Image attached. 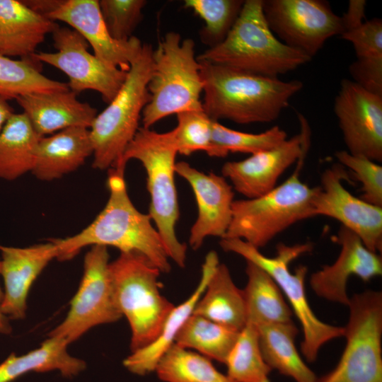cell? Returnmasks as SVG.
Segmentation results:
<instances>
[{
  "mask_svg": "<svg viewBox=\"0 0 382 382\" xmlns=\"http://www.w3.org/2000/svg\"><path fill=\"white\" fill-rule=\"evenodd\" d=\"M1 270V260H0ZM4 292L0 287V334L10 335L12 332V326L9 322V318L1 311V305L3 299Z\"/></svg>",
  "mask_w": 382,
  "mask_h": 382,
  "instance_id": "ee69618b",
  "label": "cell"
},
{
  "mask_svg": "<svg viewBox=\"0 0 382 382\" xmlns=\"http://www.w3.org/2000/svg\"><path fill=\"white\" fill-rule=\"evenodd\" d=\"M347 306L343 353L335 368L316 382H382V294H355Z\"/></svg>",
  "mask_w": 382,
  "mask_h": 382,
  "instance_id": "30bf717a",
  "label": "cell"
},
{
  "mask_svg": "<svg viewBox=\"0 0 382 382\" xmlns=\"http://www.w3.org/2000/svg\"><path fill=\"white\" fill-rule=\"evenodd\" d=\"M335 241L340 245V253L331 265L322 266L309 279L311 288L319 297L347 306L349 278L354 275L364 282L382 274V258L369 250L352 231L340 226Z\"/></svg>",
  "mask_w": 382,
  "mask_h": 382,
  "instance_id": "e0dca14e",
  "label": "cell"
},
{
  "mask_svg": "<svg viewBox=\"0 0 382 382\" xmlns=\"http://www.w3.org/2000/svg\"><path fill=\"white\" fill-rule=\"evenodd\" d=\"M178 152L165 133L139 127L122 158L111 168L125 169L131 159L138 160L146 173V187L150 195L149 214L155 224L170 259L184 267L187 245L177 238L175 226L179 207L175 183Z\"/></svg>",
  "mask_w": 382,
  "mask_h": 382,
  "instance_id": "277c9868",
  "label": "cell"
},
{
  "mask_svg": "<svg viewBox=\"0 0 382 382\" xmlns=\"http://www.w3.org/2000/svg\"><path fill=\"white\" fill-rule=\"evenodd\" d=\"M192 313L236 332L246 325L243 291L234 283L226 265L219 263L214 268Z\"/></svg>",
  "mask_w": 382,
  "mask_h": 382,
  "instance_id": "d4e9b609",
  "label": "cell"
},
{
  "mask_svg": "<svg viewBox=\"0 0 382 382\" xmlns=\"http://www.w3.org/2000/svg\"><path fill=\"white\" fill-rule=\"evenodd\" d=\"M32 57L13 59L0 54V96L8 100L33 92L69 89L66 83L47 78Z\"/></svg>",
  "mask_w": 382,
  "mask_h": 382,
  "instance_id": "4dcf8cb0",
  "label": "cell"
},
{
  "mask_svg": "<svg viewBox=\"0 0 382 382\" xmlns=\"http://www.w3.org/2000/svg\"><path fill=\"white\" fill-rule=\"evenodd\" d=\"M0 251L4 283L1 311L9 319H23L29 291L49 262L57 259V245L54 241L25 248L1 245Z\"/></svg>",
  "mask_w": 382,
  "mask_h": 382,
  "instance_id": "ffe728a7",
  "label": "cell"
},
{
  "mask_svg": "<svg viewBox=\"0 0 382 382\" xmlns=\"http://www.w3.org/2000/svg\"><path fill=\"white\" fill-rule=\"evenodd\" d=\"M176 115L177 126L166 134L178 154L190 156L201 151L209 155L212 149L213 120L203 109L185 111Z\"/></svg>",
  "mask_w": 382,
  "mask_h": 382,
  "instance_id": "d590c367",
  "label": "cell"
},
{
  "mask_svg": "<svg viewBox=\"0 0 382 382\" xmlns=\"http://www.w3.org/2000/svg\"><path fill=\"white\" fill-rule=\"evenodd\" d=\"M110 263L108 247L93 245L87 252L83 277L69 312L48 337L70 344L92 328L117 322L122 317L114 299Z\"/></svg>",
  "mask_w": 382,
  "mask_h": 382,
  "instance_id": "8fae6325",
  "label": "cell"
},
{
  "mask_svg": "<svg viewBox=\"0 0 382 382\" xmlns=\"http://www.w3.org/2000/svg\"><path fill=\"white\" fill-rule=\"evenodd\" d=\"M347 151L377 163L382 161V96L343 79L334 101Z\"/></svg>",
  "mask_w": 382,
  "mask_h": 382,
  "instance_id": "2e32d148",
  "label": "cell"
},
{
  "mask_svg": "<svg viewBox=\"0 0 382 382\" xmlns=\"http://www.w3.org/2000/svg\"><path fill=\"white\" fill-rule=\"evenodd\" d=\"M16 100L40 137L74 127L90 128L97 110L78 100L69 89L50 92H33Z\"/></svg>",
  "mask_w": 382,
  "mask_h": 382,
  "instance_id": "44dd1931",
  "label": "cell"
},
{
  "mask_svg": "<svg viewBox=\"0 0 382 382\" xmlns=\"http://www.w3.org/2000/svg\"><path fill=\"white\" fill-rule=\"evenodd\" d=\"M47 18L69 25L86 40L99 59L125 71H129L142 47L135 36L126 42L118 41L111 36L98 0H62Z\"/></svg>",
  "mask_w": 382,
  "mask_h": 382,
  "instance_id": "ac0fdd59",
  "label": "cell"
},
{
  "mask_svg": "<svg viewBox=\"0 0 382 382\" xmlns=\"http://www.w3.org/2000/svg\"><path fill=\"white\" fill-rule=\"evenodd\" d=\"M265 382H270L269 380L265 381Z\"/></svg>",
  "mask_w": 382,
  "mask_h": 382,
  "instance_id": "f6af8a7d",
  "label": "cell"
},
{
  "mask_svg": "<svg viewBox=\"0 0 382 382\" xmlns=\"http://www.w3.org/2000/svg\"><path fill=\"white\" fill-rule=\"evenodd\" d=\"M204 83V112L214 121L237 124L269 123L277 120L290 99L303 88L299 80L254 74L199 62Z\"/></svg>",
  "mask_w": 382,
  "mask_h": 382,
  "instance_id": "7a4b0ae2",
  "label": "cell"
},
{
  "mask_svg": "<svg viewBox=\"0 0 382 382\" xmlns=\"http://www.w3.org/2000/svg\"><path fill=\"white\" fill-rule=\"evenodd\" d=\"M58 26L22 1L0 0V54L30 58Z\"/></svg>",
  "mask_w": 382,
  "mask_h": 382,
  "instance_id": "7402d4cb",
  "label": "cell"
},
{
  "mask_svg": "<svg viewBox=\"0 0 382 382\" xmlns=\"http://www.w3.org/2000/svg\"><path fill=\"white\" fill-rule=\"evenodd\" d=\"M247 284L243 290L247 323L257 327L291 321L293 312L281 289L262 268L247 261Z\"/></svg>",
  "mask_w": 382,
  "mask_h": 382,
  "instance_id": "83f0119b",
  "label": "cell"
},
{
  "mask_svg": "<svg viewBox=\"0 0 382 382\" xmlns=\"http://www.w3.org/2000/svg\"><path fill=\"white\" fill-rule=\"evenodd\" d=\"M300 132L279 145L236 161H228L222 176L230 180L233 190L247 199L262 196L277 186L281 175L303 156L311 144V130L306 119L298 113Z\"/></svg>",
  "mask_w": 382,
  "mask_h": 382,
  "instance_id": "9a60e30c",
  "label": "cell"
},
{
  "mask_svg": "<svg viewBox=\"0 0 382 382\" xmlns=\"http://www.w3.org/2000/svg\"><path fill=\"white\" fill-rule=\"evenodd\" d=\"M113 295L131 330V352L152 342L173 307L161 291V271L143 255L120 253L110 263Z\"/></svg>",
  "mask_w": 382,
  "mask_h": 382,
  "instance_id": "ba28073f",
  "label": "cell"
},
{
  "mask_svg": "<svg viewBox=\"0 0 382 382\" xmlns=\"http://www.w3.org/2000/svg\"><path fill=\"white\" fill-rule=\"evenodd\" d=\"M260 350L266 364L296 382H316L315 373L305 364L296 347L299 330L291 321L257 327Z\"/></svg>",
  "mask_w": 382,
  "mask_h": 382,
  "instance_id": "4316f807",
  "label": "cell"
},
{
  "mask_svg": "<svg viewBox=\"0 0 382 382\" xmlns=\"http://www.w3.org/2000/svg\"><path fill=\"white\" fill-rule=\"evenodd\" d=\"M1 246V245H0Z\"/></svg>",
  "mask_w": 382,
  "mask_h": 382,
  "instance_id": "bcb514c9",
  "label": "cell"
},
{
  "mask_svg": "<svg viewBox=\"0 0 382 382\" xmlns=\"http://www.w3.org/2000/svg\"><path fill=\"white\" fill-rule=\"evenodd\" d=\"M366 5L364 0L349 1L347 11L341 16L344 33L354 30L364 23Z\"/></svg>",
  "mask_w": 382,
  "mask_h": 382,
  "instance_id": "60d3db41",
  "label": "cell"
},
{
  "mask_svg": "<svg viewBox=\"0 0 382 382\" xmlns=\"http://www.w3.org/2000/svg\"><path fill=\"white\" fill-rule=\"evenodd\" d=\"M337 163L352 173L361 185L364 201L382 207V166L377 162L362 156L353 155L347 151L335 152Z\"/></svg>",
  "mask_w": 382,
  "mask_h": 382,
  "instance_id": "74e56055",
  "label": "cell"
},
{
  "mask_svg": "<svg viewBox=\"0 0 382 382\" xmlns=\"http://www.w3.org/2000/svg\"><path fill=\"white\" fill-rule=\"evenodd\" d=\"M306 155L296 163L292 174L267 193L252 199L234 200L230 226L224 238L241 239L260 249L294 224L313 218L312 202L316 187L301 181Z\"/></svg>",
  "mask_w": 382,
  "mask_h": 382,
  "instance_id": "8992f818",
  "label": "cell"
},
{
  "mask_svg": "<svg viewBox=\"0 0 382 382\" xmlns=\"http://www.w3.org/2000/svg\"><path fill=\"white\" fill-rule=\"evenodd\" d=\"M54 52H35L31 57L64 73L70 91L99 93L110 103L124 83L127 71L112 67L88 51L89 45L76 30L59 25L51 34Z\"/></svg>",
  "mask_w": 382,
  "mask_h": 382,
  "instance_id": "4fadbf2b",
  "label": "cell"
},
{
  "mask_svg": "<svg viewBox=\"0 0 382 382\" xmlns=\"http://www.w3.org/2000/svg\"><path fill=\"white\" fill-rule=\"evenodd\" d=\"M219 263L216 252H210L202 265L199 284L192 294L182 303L174 306L167 316L156 338L149 345L131 352L123 360V366L131 373L144 376L155 371L163 354L175 343L181 328L192 314L197 302L204 292L214 268Z\"/></svg>",
  "mask_w": 382,
  "mask_h": 382,
  "instance_id": "cb8c5ba5",
  "label": "cell"
},
{
  "mask_svg": "<svg viewBox=\"0 0 382 382\" xmlns=\"http://www.w3.org/2000/svg\"><path fill=\"white\" fill-rule=\"evenodd\" d=\"M22 1L34 12L47 18L58 7L62 0H25Z\"/></svg>",
  "mask_w": 382,
  "mask_h": 382,
  "instance_id": "b9f144b4",
  "label": "cell"
},
{
  "mask_svg": "<svg viewBox=\"0 0 382 382\" xmlns=\"http://www.w3.org/2000/svg\"><path fill=\"white\" fill-rule=\"evenodd\" d=\"M154 371L164 382H234L209 358L175 344L161 358Z\"/></svg>",
  "mask_w": 382,
  "mask_h": 382,
  "instance_id": "1f68e13d",
  "label": "cell"
},
{
  "mask_svg": "<svg viewBox=\"0 0 382 382\" xmlns=\"http://www.w3.org/2000/svg\"><path fill=\"white\" fill-rule=\"evenodd\" d=\"M349 72L357 85L382 96V58L357 59L349 65Z\"/></svg>",
  "mask_w": 382,
  "mask_h": 382,
  "instance_id": "ab89813d",
  "label": "cell"
},
{
  "mask_svg": "<svg viewBox=\"0 0 382 382\" xmlns=\"http://www.w3.org/2000/svg\"><path fill=\"white\" fill-rule=\"evenodd\" d=\"M347 171L335 163L321 173L312 202L313 216H323L337 220L355 233L370 250H382V207L353 195L343 185Z\"/></svg>",
  "mask_w": 382,
  "mask_h": 382,
  "instance_id": "5bb4252c",
  "label": "cell"
},
{
  "mask_svg": "<svg viewBox=\"0 0 382 382\" xmlns=\"http://www.w3.org/2000/svg\"><path fill=\"white\" fill-rule=\"evenodd\" d=\"M286 139V132L277 125L261 133H248L229 129L213 120L209 156L223 158L229 153L252 155L272 149Z\"/></svg>",
  "mask_w": 382,
  "mask_h": 382,
  "instance_id": "836d02e7",
  "label": "cell"
},
{
  "mask_svg": "<svg viewBox=\"0 0 382 382\" xmlns=\"http://www.w3.org/2000/svg\"><path fill=\"white\" fill-rule=\"evenodd\" d=\"M108 170L107 186L110 194L105 207L79 233L53 240L57 248V259L71 260L88 245L112 246L120 253L143 255L161 272H170V258L149 214L139 212L128 195L125 171Z\"/></svg>",
  "mask_w": 382,
  "mask_h": 382,
  "instance_id": "6da1fadb",
  "label": "cell"
},
{
  "mask_svg": "<svg viewBox=\"0 0 382 382\" xmlns=\"http://www.w3.org/2000/svg\"><path fill=\"white\" fill-rule=\"evenodd\" d=\"M14 113V110L9 104L8 100L0 96V132Z\"/></svg>",
  "mask_w": 382,
  "mask_h": 382,
  "instance_id": "7bdbcfd3",
  "label": "cell"
},
{
  "mask_svg": "<svg viewBox=\"0 0 382 382\" xmlns=\"http://www.w3.org/2000/svg\"><path fill=\"white\" fill-rule=\"evenodd\" d=\"M153 50L149 44H142L121 88L89 128L94 168H112L139 128L142 111L150 100L148 84L153 71Z\"/></svg>",
  "mask_w": 382,
  "mask_h": 382,
  "instance_id": "52a82bcc",
  "label": "cell"
},
{
  "mask_svg": "<svg viewBox=\"0 0 382 382\" xmlns=\"http://www.w3.org/2000/svg\"><path fill=\"white\" fill-rule=\"evenodd\" d=\"M40 138L24 113H14L0 132V178L14 180L31 172Z\"/></svg>",
  "mask_w": 382,
  "mask_h": 382,
  "instance_id": "f1b7e54d",
  "label": "cell"
},
{
  "mask_svg": "<svg viewBox=\"0 0 382 382\" xmlns=\"http://www.w3.org/2000/svg\"><path fill=\"white\" fill-rule=\"evenodd\" d=\"M69 344L63 339L48 337L40 346L23 355L11 353L0 363V382H13L28 373L59 371L65 378H72L86 368V362L71 356Z\"/></svg>",
  "mask_w": 382,
  "mask_h": 382,
  "instance_id": "484cf974",
  "label": "cell"
},
{
  "mask_svg": "<svg viewBox=\"0 0 382 382\" xmlns=\"http://www.w3.org/2000/svg\"><path fill=\"white\" fill-rule=\"evenodd\" d=\"M272 32L286 45L312 59L330 37L341 35V16L323 0H262Z\"/></svg>",
  "mask_w": 382,
  "mask_h": 382,
  "instance_id": "7c38bea8",
  "label": "cell"
},
{
  "mask_svg": "<svg viewBox=\"0 0 382 382\" xmlns=\"http://www.w3.org/2000/svg\"><path fill=\"white\" fill-rule=\"evenodd\" d=\"M145 0H100L103 19L111 36L121 42L130 40L142 19Z\"/></svg>",
  "mask_w": 382,
  "mask_h": 382,
  "instance_id": "8d00e7d4",
  "label": "cell"
},
{
  "mask_svg": "<svg viewBox=\"0 0 382 382\" xmlns=\"http://www.w3.org/2000/svg\"><path fill=\"white\" fill-rule=\"evenodd\" d=\"M197 59L278 78L311 58L286 45L274 35L263 13L262 0H246L224 41L208 48Z\"/></svg>",
  "mask_w": 382,
  "mask_h": 382,
  "instance_id": "3957f363",
  "label": "cell"
},
{
  "mask_svg": "<svg viewBox=\"0 0 382 382\" xmlns=\"http://www.w3.org/2000/svg\"><path fill=\"white\" fill-rule=\"evenodd\" d=\"M227 376L234 382H265L272 369L262 357L256 325L246 323L225 361Z\"/></svg>",
  "mask_w": 382,
  "mask_h": 382,
  "instance_id": "d6a6232c",
  "label": "cell"
},
{
  "mask_svg": "<svg viewBox=\"0 0 382 382\" xmlns=\"http://www.w3.org/2000/svg\"><path fill=\"white\" fill-rule=\"evenodd\" d=\"M220 245L224 250L238 254L246 261L260 267L274 279L301 323L303 334L301 351L308 362L316 360L318 352L324 344L344 336L343 327L321 321L310 307L305 288L308 267L299 265L294 272H291L289 268L293 260L311 251L312 243L294 245L279 243L277 246L276 255L272 257L264 255L259 249L238 238L221 239Z\"/></svg>",
  "mask_w": 382,
  "mask_h": 382,
  "instance_id": "9c48e42d",
  "label": "cell"
},
{
  "mask_svg": "<svg viewBox=\"0 0 382 382\" xmlns=\"http://www.w3.org/2000/svg\"><path fill=\"white\" fill-rule=\"evenodd\" d=\"M245 1L185 0L184 7L192 9L204 21L199 31L202 42L214 47L224 41L236 23Z\"/></svg>",
  "mask_w": 382,
  "mask_h": 382,
  "instance_id": "e575fe53",
  "label": "cell"
},
{
  "mask_svg": "<svg viewBox=\"0 0 382 382\" xmlns=\"http://www.w3.org/2000/svg\"><path fill=\"white\" fill-rule=\"evenodd\" d=\"M238 333L192 313L181 328L174 344L225 364Z\"/></svg>",
  "mask_w": 382,
  "mask_h": 382,
  "instance_id": "f546056e",
  "label": "cell"
},
{
  "mask_svg": "<svg viewBox=\"0 0 382 382\" xmlns=\"http://www.w3.org/2000/svg\"><path fill=\"white\" fill-rule=\"evenodd\" d=\"M175 173L189 183L197 205L198 214L190 229V245L197 250L207 237L224 238L232 217V185L224 176L204 173L185 161L176 163Z\"/></svg>",
  "mask_w": 382,
  "mask_h": 382,
  "instance_id": "d6986e66",
  "label": "cell"
},
{
  "mask_svg": "<svg viewBox=\"0 0 382 382\" xmlns=\"http://www.w3.org/2000/svg\"><path fill=\"white\" fill-rule=\"evenodd\" d=\"M91 155L89 128L69 127L39 139L31 173L41 180L60 178L76 170Z\"/></svg>",
  "mask_w": 382,
  "mask_h": 382,
  "instance_id": "603a6c76",
  "label": "cell"
},
{
  "mask_svg": "<svg viewBox=\"0 0 382 382\" xmlns=\"http://www.w3.org/2000/svg\"><path fill=\"white\" fill-rule=\"evenodd\" d=\"M153 71L148 84L150 100L141 114L143 127L180 112L202 110L204 83L195 42L182 40L178 33H167L153 50Z\"/></svg>",
  "mask_w": 382,
  "mask_h": 382,
  "instance_id": "5b68a950",
  "label": "cell"
},
{
  "mask_svg": "<svg viewBox=\"0 0 382 382\" xmlns=\"http://www.w3.org/2000/svg\"><path fill=\"white\" fill-rule=\"evenodd\" d=\"M340 37L350 42L357 59L382 58V20L365 21L359 27L345 32Z\"/></svg>",
  "mask_w": 382,
  "mask_h": 382,
  "instance_id": "f35d334b",
  "label": "cell"
}]
</instances>
